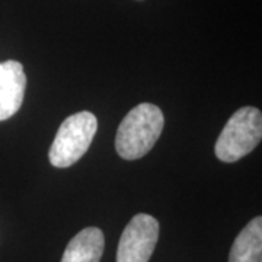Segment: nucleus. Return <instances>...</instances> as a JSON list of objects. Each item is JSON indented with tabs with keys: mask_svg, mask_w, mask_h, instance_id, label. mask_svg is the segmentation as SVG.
<instances>
[{
	"mask_svg": "<svg viewBox=\"0 0 262 262\" xmlns=\"http://www.w3.org/2000/svg\"><path fill=\"white\" fill-rule=\"evenodd\" d=\"M262 217H255L234 239L229 262H261Z\"/></svg>",
	"mask_w": 262,
	"mask_h": 262,
	"instance_id": "0eeeda50",
	"label": "nucleus"
},
{
	"mask_svg": "<svg viewBox=\"0 0 262 262\" xmlns=\"http://www.w3.org/2000/svg\"><path fill=\"white\" fill-rule=\"evenodd\" d=\"M98 128V120L89 111L76 113L67 117L57 131L48 159L56 168H69L75 165L91 147Z\"/></svg>",
	"mask_w": 262,
	"mask_h": 262,
	"instance_id": "7ed1b4c3",
	"label": "nucleus"
},
{
	"mask_svg": "<svg viewBox=\"0 0 262 262\" xmlns=\"http://www.w3.org/2000/svg\"><path fill=\"white\" fill-rule=\"evenodd\" d=\"M262 139V114L255 106L239 108L215 141L217 159L233 163L249 155Z\"/></svg>",
	"mask_w": 262,
	"mask_h": 262,
	"instance_id": "f03ea898",
	"label": "nucleus"
},
{
	"mask_svg": "<svg viewBox=\"0 0 262 262\" xmlns=\"http://www.w3.org/2000/svg\"><path fill=\"white\" fill-rule=\"evenodd\" d=\"M103 246L102 230L98 227H86L69 242L61 262H99Z\"/></svg>",
	"mask_w": 262,
	"mask_h": 262,
	"instance_id": "423d86ee",
	"label": "nucleus"
},
{
	"mask_svg": "<svg viewBox=\"0 0 262 262\" xmlns=\"http://www.w3.org/2000/svg\"><path fill=\"white\" fill-rule=\"evenodd\" d=\"M165 125L163 114L156 105L140 103L124 117L117 130L115 150L125 160L146 156L160 137Z\"/></svg>",
	"mask_w": 262,
	"mask_h": 262,
	"instance_id": "f257e3e1",
	"label": "nucleus"
},
{
	"mask_svg": "<svg viewBox=\"0 0 262 262\" xmlns=\"http://www.w3.org/2000/svg\"><path fill=\"white\" fill-rule=\"evenodd\" d=\"M27 76L19 61L0 63V121L9 120L24 102Z\"/></svg>",
	"mask_w": 262,
	"mask_h": 262,
	"instance_id": "39448f33",
	"label": "nucleus"
},
{
	"mask_svg": "<svg viewBox=\"0 0 262 262\" xmlns=\"http://www.w3.org/2000/svg\"><path fill=\"white\" fill-rule=\"evenodd\" d=\"M159 239V222L149 214H136L121 234L117 262H149Z\"/></svg>",
	"mask_w": 262,
	"mask_h": 262,
	"instance_id": "20e7f679",
	"label": "nucleus"
}]
</instances>
